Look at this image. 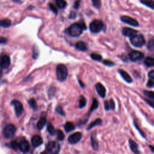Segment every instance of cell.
<instances>
[{
    "label": "cell",
    "instance_id": "obj_1",
    "mask_svg": "<svg viewBox=\"0 0 154 154\" xmlns=\"http://www.w3.org/2000/svg\"><path fill=\"white\" fill-rule=\"evenodd\" d=\"M86 29V27L84 23H75L71 25L67 29V33L70 36L77 37L82 34L83 30H85Z\"/></svg>",
    "mask_w": 154,
    "mask_h": 154
},
{
    "label": "cell",
    "instance_id": "obj_2",
    "mask_svg": "<svg viewBox=\"0 0 154 154\" xmlns=\"http://www.w3.org/2000/svg\"><path fill=\"white\" fill-rule=\"evenodd\" d=\"M56 74L57 79L60 81H65L68 76V71L66 66L62 64L59 65L56 68Z\"/></svg>",
    "mask_w": 154,
    "mask_h": 154
},
{
    "label": "cell",
    "instance_id": "obj_3",
    "mask_svg": "<svg viewBox=\"0 0 154 154\" xmlns=\"http://www.w3.org/2000/svg\"><path fill=\"white\" fill-rule=\"evenodd\" d=\"M130 41L131 44L137 48H141L145 44L144 37L141 34H136L131 37Z\"/></svg>",
    "mask_w": 154,
    "mask_h": 154
},
{
    "label": "cell",
    "instance_id": "obj_4",
    "mask_svg": "<svg viewBox=\"0 0 154 154\" xmlns=\"http://www.w3.org/2000/svg\"><path fill=\"white\" fill-rule=\"evenodd\" d=\"M104 23L100 20L95 19L90 24V30L93 33H98L104 28Z\"/></svg>",
    "mask_w": 154,
    "mask_h": 154
},
{
    "label": "cell",
    "instance_id": "obj_5",
    "mask_svg": "<svg viewBox=\"0 0 154 154\" xmlns=\"http://www.w3.org/2000/svg\"><path fill=\"white\" fill-rule=\"evenodd\" d=\"M60 150V144L56 142H49L46 145V152L51 154H57Z\"/></svg>",
    "mask_w": 154,
    "mask_h": 154
},
{
    "label": "cell",
    "instance_id": "obj_6",
    "mask_svg": "<svg viewBox=\"0 0 154 154\" xmlns=\"http://www.w3.org/2000/svg\"><path fill=\"white\" fill-rule=\"evenodd\" d=\"M16 132V128L13 124H9L6 125L3 131L4 136L6 138L11 139L12 138Z\"/></svg>",
    "mask_w": 154,
    "mask_h": 154
},
{
    "label": "cell",
    "instance_id": "obj_7",
    "mask_svg": "<svg viewBox=\"0 0 154 154\" xmlns=\"http://www.w3.org/2000/svg\"><path fill=\"white\" fill-rule=\"evenodd\" d=\"M11 104L14 107L16 116L18 117H20L22 114L23 111V106H22L21 102H19V100H12Z\"/></svg>",
    "mask_w": 154,
    "mask_h": 154
},
{
    "label": "cell",
    "instance_id": "obj_8",
    "mask_svg": "<svg viewBox=\"0 0 154 154\" xmlns=\"http://www.w3.org/2000/svg\"><path fill=\"white\" fill-rule=\"evenodd\" d=\"M120 20L123 22L127 23L130 25H131V26H133V27H139V23L138 21L136 19H135L131 17L128 16H122L120 18Z\"/></svg>",
    "mask_w": 154,
    "mask_h": 154
},
{
    "label": "cell",
    "instance_id": "obj_9",
    "mask_svg": "<svg viewBox=\"0 0 154 154\" xmlns=\"http://www.w3.org/2000/svg\"><path fill=\"white\" fill-rule=\"evenodd\" d=\"M129 57L132 62H137L144 58V54L139 51H132L129 54Z\"/></svg>",
    "mask_w": 154,
    "mask_h": 154
},
{
    "label": "cell",
    "instance_id": "obj_10",
    "mask_svg": "<svg viewBox=\"0 0 154 154\" xmlns=\"http://www.w3.org/2000/svg\"><path fill=\"white\" fill-rule=\"evenodd\" d=\"M82 137V134L80 132H76L71 134L69 138L68 141L72 144H75L80 142Z\"/></svg>",
    "mask_w": 154,
    "mask_h": 154
},
{
    "label": "cell",
    "instance_id": "obj_11",
    "mask_svg": "<svg viewBox=\"0 0 154 154\" xmlns=\"http://www.w3.org/2000/svg\"><path fill=\"white\" fill-rule=\"evenodd\" d=\"M10 65V59L9 56L4 55L0 59V66L2 69H7Z\"/></svg>",
    "mask_w": 154,
    "mask_h": 154
},
{
    "label": "cell",
    "instance_id": "obj_12",
    "mask_svg": "<svg viewBox=\"0 0 154 154\" xmlns=\"http://www.w3.org/2000/svg\"><path fill=\"white\" fill-rule=\"evenodd\" d=\"M19 149L23 153H27L30 150V144L29 142L25 140H22L19 144Z\"/></svg>",
    "mask_w": 154,
    "mask_h": 154
},
{
    "label": "cell",
    "instance_id": "obj_13",
    "mask_svg": "<svg viewBox=\"0 0 154 154\" xmlns=\"http://www.w3.org/2000/svg\"><path fill=\"white\" fill-rule=\"evenodd\" d=\"M96 91L98 92V93L99 94V95L102 97V98H104L106 95V89L105 88V87L102 85V84L98 83L96 84L95 86Z\"/></svg>",
    "mask_w": 154,
    "mask_h": 154
},
{
    "label": "cell",
    "instance_id": "obj_14",
    "mask_svg": "<svg viewBox=\"0 0 154 154\" xmlns=\"http://www.w3.org/2000/svg\"><path fill=\"white\" fill-rule=\"evenodd\" d=\"M122 33L124 36L126 37H132L134 35L138 33V32L137 30H135L133 29L128 28V27H125L122 30Z\"/></svg>",
    "mask_w": 154,
    "mask_h": 154
},
{
    "label": "cell",
    "instance_id": "obj_15",
    "mask_svg": "<svg viewBox=\"0 0 154 154\" xmlns=\"http://www.w3.org/2000/svg\"><path fill=\"white\" fill-rule=\"evenodd\" d=\"M43 143L42 139L40 136L38 135L34 136L32 139V144L33 147H37L40 146Z\"/></svg>",
    "mask_w": 154,
    "mask_h": 154
},
{
    "label": "cell",
    "instance_id": "obj_16",
    "mask_svg": "<svg viewBox=\"0 0 154 154\" xmlns=\"http://www.w3.org/2000/svg\"><path fill=\"white\" fill-rule=\"evenodd\" d=\"M118 71L125 81H126L127 83H131L133 82V79L131 77V76L126 72H125V70H122V69H119Z\"/></svg>",
    "mask_w": 154,
    "mask_h": 154
},
{
    "label": "cell",
    "instance_id": "obj_17",
    "mask_svg": "<svg viewBox=\"0 0 154 154\" xmlns=\"http://www.w3.org/2000/svg\"><path fill=\"white\" fill-rule=\"evenodd\" d=\"M129 144H130V147L131 149V150L135 153H140L139 150V146L138 144L133 140L130 139L129 140Z\"/></svg>",
    "mask_w": 154,
    "mask_h": 154
},
{
    "label": "cell",
    "instance_id": "obj_18",
    "mask_svg": "<svg viewBox=\"0 0 154 154\" xmlns=\"http://www.w3.org/2000/svg\"><path fill=\"white\" fill-rule=\"evenodd\" d=\"M75 47L77 49L81 51H86L87 50V47L86 44L82 41H79L75 44Z\"/></svg>",
    "mask_w": 154,
    "mask_h": 154
},
{
    "label": "cell",
    "instance_id": "obj_19",
    "mask_svg": "<svg viewBox=\"0 0 154 154\" xmlns=\"http://www.w3.org/2000/svg\"><path fill=\"white\" fill-rule=\"evenodd\" d=\"M12 22L9 19L0 20V26L3 28H9L10 27Z\"/></svg>",
    "mask_w": 154,
    "mask_h": 154
},
{
    "label": "cell",
    "instance_id": "obj_20",
    "mask_svg": "<svg viewBox=\"0 0 154 154\" xmlns=\"http://www.w3.org/2000/svg\"><path fill=\"white\" fill-rule=\"evenodd\" d=\"M64 128H65L66 132L69 133V132H70V131L74 130L75 127V125L73 123L70 122H67L64 125Z\"/></svg>",
    "mask_w": 154,
    "mask_h": 154
},
{
    "label": "cell",
    "instance_id": "obj_21",
    "mask_svg": "<svg viewBox=\"0 0 154 154\" xmlns=\"http://www.w3.org/2000/svg\"><path fill=\"white\" fill-rule=\"evenodd\" d=\"M46 118L45 117H41L37 123V128L39 131L42 130L43 128V127L45 126V125H46Z\"/></svg>",
    "mask_w": 154,
    "mask_h": 154
},
{
    "label": "cell",
    "instance_id": "obj_22",
    "mask_svg": "<svg viewBox=\"0 0 154 154\" xmlns=\"http://www.w3.org/2000/svg\"><path fill=\"white\" fill-rule=\"evenodd\" d=\"M91 142H92V146L94 150H97L98 149V143L96 140L95 132L93 133L91 136Z\"/></svg>",
    "mask_w": 154,
    "mask_h": 154
},
{
    "label": "cell",
    "instance_id": "obj_23",
    "mask_svg": "<svg viewBox=\"0 0 154 154\" xmlns=\"http://www.w3.org/2000/svg\"><path fill=\"white\" fill-rule=\"evenodd\" d=\"M140 2L146 6L147 7L150 8L151 9H154V1L153 0H140Z\"/></svg>",
    "mask_w": 154,
    "mask_h": 154
},
{
    "label": "cell",
    "instance_id": "obj_24",
    "mask_svg": "<svg viewBox=\"0 0 154 154\" xmlns=\"http://www.w3.org/2000/svg\"><path fill=\"white\" fill-rule=\"evenodd\" d=\"M102 123V121L101 119H97L96 120H95L94 122H92L89 125V126L87 127V130H90V129H92V128H93V127L96 126H98V125H100Z\"/></svg>",
    "mask_w": 154,
    "mask_h": 154
},
{
    "label": "cell",
    "instance_id": "obj_25",
    "mask_svg": "<svg viewBox=\"0 0 154 154\" xmlns=\"http://www.w3.org/2000/svg\"><path fill=\"white\" fill-rule=\"evenodd\" d=\"M47 130L51 136H54L56 134V130L54 127L51 123H48L47 126Z\"/></svg>",
    "mask_w": 154,
    "mask_h": 154
},
{
    "label": "cell",
    "instance_id": "obj_26",
    "mask_svg": "<svg viewBox=\"0 0 154 154\" xmlns=\"http://www.w3.org/2000/svg\"><path fill=\"white\" fill-rule=\"evenodd\" d=\"M144 64L147 67H153L154 66V59L151 57H147L144 60Z\"/></svg>",
    "mask_w": 154,
    "mask_h": 154
},
{
    "label": "cell",
    "instance_id": "obj_27",
    "mask_svg": "<svg viewBox=\"0 0 154 154\" xmlns=\"http://www.w3.org/2000/svg\"><path fill=\"white\" fill-rule=\"evenodd\" d=\"M57 6L59 9H64L67 6V3L65 0H56Z\"/></svg>",
    "mask_w": 154,
    "mask_h": 154
},
{
    "label": "cell",
    "instance_id": "obj_28",
    "mask_svg": "<svg viewBox=\"0 0 154 154\" xmlns=\"http://www.w3.org/2000/svg\"><path fill=\"white\" fill-rule=\"evenodd\" d=\"M29 104L30 106V107L34 110H36L37 109V105L36 100L34 98H32L29 100Z\"/></svg>",
    "mask_w": 154,
    "mask_h": 154
},
{
    "label": "cell",
    "instance_id": "obj_29",
    "mask_svg": "<svg viewBox=\"0 0 154 154\" xmlns=\"http://www.w3.org/2000/svg\"><path fill=\"white\" fill-rule=\"evenodd\" d=\"M98 106H99V103H98V101L96 99L94 98L93 99V102H92V107L90 109V113L92 112L93 110L97 109L98 108Z\"/></svg>",
    "mask_w": 154,
    "mask_h": 154
},
{
    "label": "cell",
    "instance_id": "obj_30",
    "mask_svg": "<svg viewBox=\"0 0 154 154\" xmlns=\"http://www.w3.org/2000/svg\"><path fill=\"white\" fill-rule=\"evenodd\" d=\"M87 103V100L86 99L84 98V96H81L80 99V102H79V107L80 109H83L84 108Z\"/></svg>",
    "mask_w": 154,
    "mask_h": 154
},
{
    "label": "cell",
    "instance_id": "obj_31",
    "mask_svg": "<svg viewBox=\"0 0 154 154\" xmlns=\"http://www.w3.org/2000/svg\"><path fill=\"white\" fill-rule=\"evenodd\" d=\"M56 134H57V138L60 141H63L65 139V134L63 133V131H62L60 130H58L56 131Z\"/></svg>",
    "mask_w": 154,
    "mask_h": 154
},
{
    "label": "cell",
    "instance_id": "obj_32",
    "mask_svg": "<svg viewBox=\"0 0 154 154\" xmlns=\"http://www.w3.org/2000/svg\"><path fill=\"white\" fill-rule=\"evenodd\" d=\"M90 57L92 58V59H93L95 61H98V62H100L101 60L102 59V57L100 55L98 54H95V53L91 54Z\"/></svg>",
    "mask_w": 154,
    "mask_h": 154
},
{
    "label": "cell",
    "instance_id": "obj_33",
    "mask_svg": "<svg viewBox=\"0 0 154 154\" xmlns=\"http://www.w3.org/2000/svg\"><path fill=\"white\" fill-rule=\"evenodd\" d=\"M93 6L96 8L99 9L101 6V1L100 0H92Z\"/></svg>",
    "mask_w": 154,
    "mask_h": 154
},
{
    "label": "cell",
    "instance_id": "obj_34",
    "mask_svg": "<svg viewBox=\"0 0 154 154\" xmlns=\"http://www.w3.org/2000/svg\"><path fill=\"white\" fill-rule=\"evenodd\" d=\"M144 94L147 96L150 99H152V100H153L154 99V93H153V92L152 91H147V90H145L144 91Z\"/></svg>",
    "mask_w": 154,
    "mask_h": 154
},
{
    "label": "cell",
    "instance_id": "obj_35",
    "mask_svg": "<svg viewBox=\"0 0 154 154\" xmlns=\"http://www.w3.org/2000/svg\"><path fill=\"white\" fill-rule=\"evenodd\" d=\"M19 144L16 141H13L10 143V146L13 149L17 150L19 149Z\"/></svg>",
    "mask_w": 154,
    "mask_h": 154
},
{
    "label": "cell",
    "instance_id": "obj_36",
    "mask_svg": "<svg viewBox=\"0 0 154 154\" xmlns=\"http://www.w3.org/2000/svg\"><path fill=\"white\" fill-rule=\"evenodd\" d=\"M39 56V50L37 49V47L35 45L33 48V59H36L37 57H38Z\"/></svg>",
    "mask_w": 154,
    "mask_h": 154
},
{
    "label": "cell",
    "instance_id": "obj_37",
    "mask_svg": "<svg viewBox=\"0 0 154 154\" xmlns=\"http://www.w3.org/2000/svg\"><path fill=\"white\" fill-rule=\"evenodd\" d=\"M49 9H51V10L56 15H57L58 13V10L55 7L54 5H53L52 3H49Z\"/></svg>",
    "mask_w": 154,
    "mask_h": 154
},
{
    "label": "cell",
    "instance_id": "obj_38",
    "mask_svg": "<svg viewBox=\"0 0 154 154\" xmlns=\"http://www.w3.org/2000/svg\"><path fill=\"white\" fill-rule=\"evenodd\" d=\"M148 48L149 49L151 50V51H153V48H154V41H153V39H150L149 41V43H148Z\"/></svg>",
    "mask_w": 154,
    "mask_h": 154
},
{
    "label": "cell",
    "instance_id": "obj_39",
    "mask_svg": "<svg viewBox=\"0 0 154 154\" xmlns=\"http://www.w3.org/2000/svg\"><path fill=\"white\" fill-rule=\"evenodd\" d=\"M109 107H110V110H114L115 109V103L113 100V99H110V100L109 101Z\"/></svg>",
    "mask_w": 154,
    "mask_h": 154
},
{
    "label": "cell",
    "instance_id": "obj_40",
    "mask_svg": "<svg viewBox=\"0 0 154 154\" xmlns=\"http://www.w3.org/2000/svg\"><path fill=\"white\" fill-rule=\"evenodd\" d=\"M56 111H57L59 114H60V115L63 116H65V113L64 112V111H63V109H62V107H60V106L57 107L56 108Z\"/></svg>",
    "mask_w": 154,
    "mask_h": 154
},
{
    "label": "cell",
    "instance_id": "obj_41",
    "mask_svg": "<svg viewBox=\"0 0 154 154\" xmlns=\"http://www.w3.org/2000/svg\"><path fill=\"white\" fill-rule=\"evenodd\" d=\"M103 63H104L105 65L107 66H113L114 65V63L113 62H111V61H110V60H104V61L103 62Z\"/></svg>",
    "mask_w": 154,
    "mask_h": 154
},
{
    "label": "cell",
    "instance_id": "obj_42",
    "mask_svg": "<svg viewBox=\"0 0 154 154\" xmlns=\"http://www.w3.org/2000/svg\"><path fill=\"white\" fill-rule=\"evenodd\" d=\"M153 80H152V79H149L147 83V86L148 87H153V85H154V83H153Z\"/></svg>",
    "mask_w": 154,
    "mask_h": 154
},
{
    "label": "cell",
    "instance_id": "obj_43",
    "mask_svg": "<svg viewBox=\"0 0 154 154\" xmlns=\"http://www.w3.org/2000/svg\"><path fill=\"white\" fill-rule=\"evenodd\" d=\"M104 107H105V110L106 111H109L110 110V107H109V101L108 100H105L104 101Z\"/></svg>",
    "mask_w": 154,
    "mask_h": 154
},
{
    "label": "cell",
    "instance_id": "obj_44",
    "mask_svg": "<svg viewBox=\"0 0 154 154\" xmlns=\"http://www.w3.org/2000/svg\"><path fill=\"white\" fill-rule=\"evenodd\" d=\"M80 1L81 0H76V1H75V4H74V8L77 9H78L79 6H80Z\"/></svg>",
    "mask_w": 154,
    "mask_h": 154
},
{
    "label": "cell",
    "instance_id": "obj_45",
    "mask_svg": "<svg viewBox=\"0 0 154 154\" xmlns=\"http://www.w3.org/2000/svg\"><path fill=\"white\" fill-rule=\"evenodd\" d=\"M148 76H149V79L154 80V71H153V70H151V71L149 73Z\"/></svg>",
    "mask_w": 154,
    "mask_h": 154
},
{
    "label": "cell",
    "instance_id": "obj_46",
    "mask_svg": "<svg viewBox=\"0 0 154 154\" xmlns=\"http://www.w3.org/2000/svg\"><path fill=\"white\" fill-rule=\"evenodd\" d=\"M7 42V39L5 37H0V43H6Z\"/></svg>",
    "mask_w": 154,
    "mask_h": 154
},
{
    "label": "cell",
    "instance_id": "obj_47",
    "mask_svg": "<svg viewBox=\"0 0 154 154\" xmlns=\"http://www.w3.org/2000/svg\"><path fill=\"white\" fill-rule=\"evenodd\" d=\"M76 17V14L74 12H71L69 15V19H74Z\"/></svg>",
    "mask_w": 154,
    "mask_h": 154
},
{
    "label": "cell",
    "instance_id": "obj_48",
    "mask_svg": "<svg viewBox=\"0 0 154 154\" xmlns=\"http://www.w3.org/2000/svg\"><path fill=\"white\" fill-rule=\"evenodd\" d=\"M145 100L147 102V103H148L152 107H153V101H151V100H147V99H145Z\"/></svg>",
    "mask_w": 154,
    "mask_h": 154
},
{
    "label": "cell",
    "instance_id": "obj_49",
    "mask_svg": "<svg viewBox=\"0 0 154 154\" xmlns=\"http://www.w3.org/2000/svg\"><path fill=\"white\" fill-rule=\"evenodd\" d=\"M79 81V83L80 84V85H81V87H84V84L80 81V80H78Z\"/></svg>",
    "mask_w": 154,
    "mask_h": 154
},
{
    "label": "cell",
    "instance_id": "obj_50",
    "mask_svg": "<svg viewBox=\"0 0 154 154\" xmlns=\"http://www.w3.org/2000/svg\"><path fill=\"white\" fill-rule=\"evenodd\" d=\"M1 75H2V70L1 69H0V78H1Z\"/></svg>",
    "mask_w": 154,
    "mask_h": 154
},
{
    "label": "cell",
    "instance_id": "obj_51",
    "mask_svg": "<svg viewBox=\"0 0 154 154\" xmlns=\"http://www.w3.org/2000/svg\"><path fill=\"white\" fill-rule=\"evenodd\" d=\"M149 147H150V149H151V150H152V152H153V146H149Z\"/></svg>",
    "mask_w": 154,
    "mask_h": 154
}]
</instances>
